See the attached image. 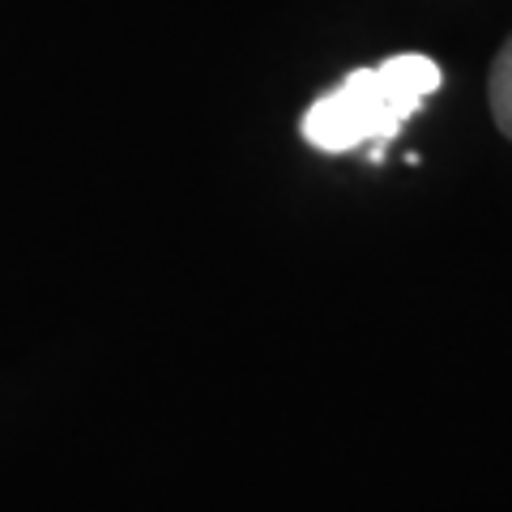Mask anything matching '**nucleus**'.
<instances>
[{"label": "nucleus", "instance_id": "1", "mask_svg": "<svg viewBox=\"0 0 512 512\" xmlns=\"http://www.w3.org/2000/svg\"><path fill=\"white\" fill-rule=\"evenodd\" d=\"M444 82L440 64L419 52L389 56L376 69H355L329 94L303 111L299 133L320 154H346L372 146V158H384V146L402 133V124L423 107L427 94Z\"/></svg>", "mask_w": 512, "mask_h": 512}, {"label": "nucleus", "instance_id": "2", "mask_svg": "<svg viewBox=\"0 0 512 512\" xmlns=\"http://www.w3.org/2000/svg\"><path fill=\"white\" fill-rule=\"evenodd\" d=\"M491 111H495L500 133L512 137V35L491 64Z\"/></svg>", "mask_w": 512, "mask_h": 512}]
</instances>
